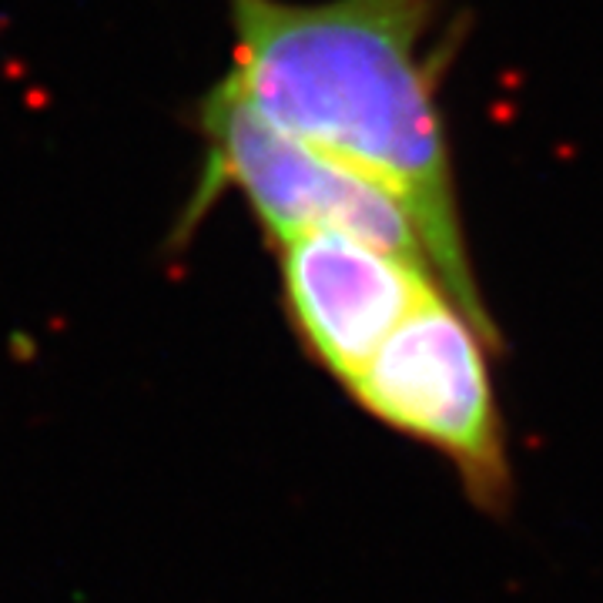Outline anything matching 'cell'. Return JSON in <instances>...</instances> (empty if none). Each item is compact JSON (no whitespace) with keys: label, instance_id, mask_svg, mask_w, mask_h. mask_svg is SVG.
<instances>
[{"label":"cell","instance_id":"6da1fadb","mask_svg":"<svg viewBox=\"0 0 603 603\" xmlns=\"http://www.w3.org/2000/svg\"><path fill=\"white\" fill-rule=\"evenodd\" d=\"M439 0H228L222 74L258 118L396 195L436 279L493 332L459 215L453 148L426 37Z\"/></svg>","mask_w":603,"mask_h":603},{"label":"cell","instance_id":"7a4b0ae2","mask_svg":"<svg viewBox=\"0 0 603 603\" xmlns=\"http://www.w3.org/2000/svg\"><path fill=\"white\" fill-rule=\"evenodd\" d=\"M195 128L205 158L198 188L188 201L191 222L208 212L215 198L235 191L272 242L309 232H339L433 272L413 215L386 185L258 118L222 81L201 94Z\"/></svg>","mask_w":603,"mask_h":603},{"label":"cell","instance_id":"3957f363","mask_svg":"<svg viewBox=\"0 0 603 603\" xmlns=\"http://www.w3.org/2000/svg\"><path fill=\"white\" fill-rule=\"evenodd\" d=\"M486 342L496 335L439 289L382 342L349 389L379 423L453 459L473 496L503 503L510 466Z\"/></svg>","mask_w":603,"mask_h":603},{"label":"cell","instance_id":"277c9868","mask_svg":"<svg viewBox=\"0 0 603 603\" xmlns=\"http://www.w3.org/2000/svg\"><path fill=\"white\" fill-rule=\"evenodd\" d=\"M275 248L295 329L312 356L346 386L382 342L443 289L426 265L352 235L309 232L275 242Z\"/></svg>","mask_w":603,"mask_h":603}]
</instances>
